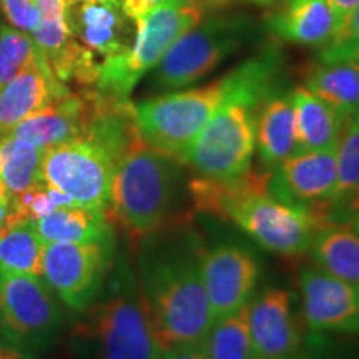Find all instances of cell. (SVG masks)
<instances>
[{
    "mask_svg": "<svg viewBox=\"0 0 359 359\" xmlns=\"http://www.w3.org/2000/svg\"><path fill=\"white\" fill-rule=\"evenodd\" d=\"M145 238L138 285L160 348L201 344L213 326L203 241L182 215Z\"/></svg>",
    "mask_w": 359,
    "mask_h": 359,
    "instance_id": "1",
    "label": "cell"
},
{
    "mask_svg": "<svg viewBox=\"0 0 359 359\" xmlns=\"http://www.w3.org/2000/svg\"><path fill=\"white\" fill-rule=\"evenodd\" d=\"M182 165L143 140L116 163L109 213L133 240H143L180 217Z\"/></svg>",
    "mask_w": 359,
    "mask_h": 359,
    "instance_id": "2",
    "label": "cell"
},
{
    "mask_svg": "<svg viewBox=\"0 0 359 359\" xmlns=\"http://www.w3.org/2000/svg\"><path fill=\"white\" fill-rule=\"evenodd\" d=\"M77 334L92 341L98 359H158L161 353L140 285L127 268L116 273L109 296L90 309Z\"/></svg>",
    "mask_w": 359,
    "mask_h": 359,
    "instance_id": "3",
    "label": "cell"
},
{
    "mask_svg": "<svg viewBox=\"0 0 359 359\" xmlns=\"http://www.w3.org/2000/svg\"><path fill=\"white\" fill-rule=\"evenodd\" d=\"M203 15L198 8L161 0L154 11L137 22V32L128 50L100 62L93 88L110 97L128 98L138 80L154 70L170 47L198 25Z\"/></svg>",
    "mask_w": 359,
    "mask_h": 359,
    "instance_id": "4",
    "label": "cell"
},
{
    "mask_svg": "<svg viewBox=\"0 0 359 359\" xmlns=\"http://www.w3.org/2000/svg\"><path fill=\"white\" fill-rule=\"evenodd\" d=\"M224 100L223 77L201 87L135 103L138 132L147 145L183 163V156Z\"/></svg>",
    "mask_w": 359,
    "mask_h": 359,
    "instance_id": "5",
    "label": "cell"
},
{
    "mask_svg": "<svg viewBox=\"0 0 359 359\" xmlns=\"http://www.w3.org/2000/svg\"><path fill=\"white\" fill-rule=\"evenodd\" d=\"M0 320L8 346L34 358L55 341L64 311L42 276L0 269Z\"/></svg>",
    "mask_w": 359,
    "mask_h": 359,
    "instance_id": "6",
    "label": "cell"
},
{
    "mask_svg": "<svg viewBox=\"0 0 359 359\" xmlns=\"http://www.w3.org/2000/svg\"><path fill=\"white\" fill-rule=\"evenodd\" d=\"M255 111L240 98L224 95L212 120L188 148L183 163L200 177L213 180H230L248 172L257 150Z\"/></svg>",
    "mask_w": 359,
    "mask_h": 359,
    "instance_id": "7",
    "label": "cell"
},
{
    "mask_svg": "<svg viewBox=\"0 0 359 359\" xmlns=\"http://www.w3.org/2000/svg\"><path fill=\"white\" fill-rule=\"evenodd\" d=\"M250 25L243 17L215 15L188 30L156 65L155 85L175 90L200 82L243 43Z\"/></svg>",
    "mask_w": 359,
    "mask_h": 359,
    "instance_id": "8",
    "label": "cell"
},
{
    "mask_svg": "<svg viewBox=\"0 0 359 359\" xmlns=\"http://www.w3.org/2000/svg\"><path fill=\"white\" fill-rule=\"evenodd\" d=\"M224 219L236 224L262 248L283 257L306 253L314 235L333 224L309 210L281 203L269 193H253L235 201Z\"/></svg>",
    "mask_w": 359,
    "mask_h": 359,
    "instance_id": "9",
    "label": "cell"
},
{
    "mask_svg": "<svg viewBox=\"0 0 359 359\" xmlns=\"http://www.w3.org/2000/svg\"><path fill=\"white\" fill-rule=\"evenodd\" d=\"M116 163L90 140H74L45 150L42 175L77 206L109 212Z\"/></svg>",
    "mask_w": 359,
    "mask_h": 359,
    "instance_id": "10",
    "label": "cell"
},
{
    "mask_svg": "<svg viewBox=\"0 0 359 359\" xmlns=\"http://www.w3.org/2000/svg\"><path fill=\"white\" fill-rule=\"evenodd\" d=\"M115 245L45 243L42 278L72 311H85L102 293Z\"/></svg>",
    "mask_w": 359,
    "mask_h": 359,
    "instance_id": "11",
    "label": "cell"
},
{
    "mask_svg": "<svg viewBox=\"0 0 359 359\" xmlns=\"http://www.w3.org/2000/svg\"><path fill=\"white\" fill-rule=\"evenodd\" d=\"M336 150L299 151L271 168L268 193L271 198L325 217L336 187Z\"/></svg>",
    "mask_w": 359,
    "mask_h": 359,
    "instance_id": "12",
    "label": "cell"
},
{
    "mask_svg": "<svg viewBox=\"0 0 359 359\" xmlns=\"http://www.w3.org/2000/svg\"><path fill=\"white\" fill-rule=\"evenodd\" d=\"M201 268L213 323L250 303L259 278V264L250 250L218 245L205 251Z\"/></svg>",
    "mask_w": 359,
    "mask_h": 359,
    "instance_id": "13",
    "label": "cell"
},
{
    "mask_svg": "<svg viewBox=\"0 0 359 359\" xmlns=\"http://www.w3.org/2000/svg\"><path fill=\"white\" fill-rule=\"evenodd\" d=\"M304 323L314 331H359V285L341 280L321 268L299 273Z\"/></svg>",
    "mask_w": 359,
    "mask_h": 359,
    "instance_id": "14",
    "label": "cell"
},
{
    "mask_svg": "<svg viewBox=\"0 0 359 359\" xmlns=\"http://www.w3.org/2000/svg\"><path fill=\"white\" fill-rule=\"evenodd\" d=\"M250 338L253 358L294 359L302 346L291 294L283 288H264L248 303Z\"/></svg>",
    "mask_w": 359,
    "mask_h": 359,
    "instance_id": "15",
    "label": "cell"
},
{
    "mask_svg": "<svg viewBox=\"0 0 359 359\" xmlns=\"http://www.w3.org/2000/svg\"><path fill=\"white\" fill-rule=\"evenodd\" d=\"M65 15L72 35L102 58L125 53L133 42L120 0H67Z\"/></svg>",
    "mask_w": 359,
    "mask_h": 359,
    "instance_id": "16",
    "label": "cell"
},
{
    "mask_svg": "<svg viewBox=\"0 0 359 359\" xmlns=\"http://www.w3.org/2000/svg\"><path fill=\"white\" fill-rule=\"evenodd\" d=\"M39 24L32 40L53 75L64 83L75 82L92 65V52L74 37L67 24V0H37Z\"/></svg>",
    "mask_w": 359,
    "mask_h": 359,
    "instance_id": "17",
    "label": "cell"
},
{
    "mask_svg": "<svg viewBox=\"0 0 359 359\" xmlns=\"http://www.w3.org/2000/svg\"><path fill=\"white\" fill-rule=\"evenodd\" d=\"M70 92L69 85L53 75L47 60L37 50L34 60L0 90V133L8 132L27 116L43 110Z\"/></svg>",
    "mask_w": 359,
    "mask_h": 359,
    "instance_id": "18",
    "label": "cell"
},
{
    "mask_svg": "<svg viewBox=\"0 0 359 359\" xmlns=\"http://www.w3.org/2000/svg\"><path fill=\"white\" fill-rule=\"evenodd\" d=\"M90 118L88 88L70 92L37 114L27 116L7 135L48 150L62 143L85 140Z\"/></svg>",
    "mask_w": 359,
    "mask_h": 359,
    "instance_id": "19",
    "label": "cell"
},
{
    "mask_svg": "<svg viewBox=\"0 0 359 359\" xmlns=\"http://www.w3.org/2000/svg\"><path fill=\"white\" fill-rule=\"evenodd\" d=\"M264 20L269 32L296 45L323 48L336 35L327 0H281Z\"/></svg>",
    "mask_w": 359,
    "mask_h": 359,
    "instance_id": "20",
    "label": "cell"
},
{
    "mask_svg": "<svg viewBox=\"0 0 359 359\" xmlns=\"http://www.w3.org/2000/svg\"><path fill=\"white\" fill-rule=\"evenodd\" d=\"M255 142L259 158L268 167H276L298 154L296 115L291 95L269 97L255 111Z\"/></svg>",
    "mask_w": 359,
    "mask_h": 359,
    "instance_id": "21",
    "label": "cell"
},
{
    "mask_svg": "<svg viewBox=\"0 0 359 359\" xmlns=\"http://www.w3.org/2000/svg\"><path fill=\"white\" fill-rule=\"evenodd\" d=\"M290 95L294 105L298 154L338 147L348 116L303 85L296 87Z\"/></svg>",
    "mask_w": 359,
    "mask_h": 359,
    "instance_id": "22",
    "label": "cell"
},
{
    "mask_svg": "<svg viewBox=\"0 0 359 359\" xmlns=\"http://www.w3.org/2000/svg\"><path fill=\"white\" fill-rule=\"evenodd\" d=\"M45 243H102L115 245L109 212L62 206L34 223Z\"/></svg>",
    "mask_w": 359,
    "mask_h": 359,
    "instance_id": "23",
    "label": "cell"
},
{
    "mask_svg": "<svg viewBox=\"0 0 359 359\" xmlns=\"http://www.w3.org/2000/svg\"><path fill=\"white\" fill-rule=\"evenodd\" d=\"M336 165V187L327 203V218L330 223L346 224L359 213V114L344 125Z\"/></svg>",
    "mask_w": 359,
    "mask_h": 359,
    "instance_id": "24",
    "label": "cell"
},
{
    "mask_svg": "<svg viewBox=\"0 0 359 359\" xmlns=\"http://www.w3.org/2000/svg\"><path fill=\"white\" fill-rule=\"evenodd\" d=\"M271 170L250 168L248 172L230 180L195 177L188 182V195L195 212L224 219L228 208L243 196L253 193H268Z\"/></svg>",
    "mask_w": 359,
    "mask_h": 359,
    "instance_id": "25",
    "label": "cell"
},
{
    "mask_svg": "<svg viewBox=\"0 0 359 359\" xmlns=\"http://www.w3.org/2000/svg\"><path fill=\"white\" fill-rule=\"evenodd\" d=\"M303 87L351 118L359 114V67L318 60L303 72Z\"/></svg>",
    "mask_w": 359,
    "mask_h": 359,
    "instance_id": "26",
    "label": "cell"
},
{
    "mask_svg": "<svg viewBox=\"0 0 359 359\" xmlns=\"http://www.w3.org/2000/svg\"><path fill=\"white\" fill-rule=\"evenodd\" d=\"M309 253L318 264L333 276L359 285V235L344 224H327L316 233Z\"/></svg>",
    "mask_w": 359,
    "mask_h": 359,
    "instance_id": "27",
    "label": "cell"
},
{
    "mask_svg": "<svg viewBox=\"0 0 359 359\" xmlns=\"http://www.w3.org/2000/svg\"><path fill=\"white\" fill-rule=\"evenodd\" d=\"M45 150L22 138L0 133V178L12 195L42 182Z\"/></svg>",
    "mask_w": 359,
    "mask_h": 359,
    "instance_id": "28",
    "label": "cell"
},
{
    "mask_svg": "<svg viewBox=\"0 0 359 359\" xmlns=\"http://www.w3.org/2000/svg\"><path fill=\"white\" fill-rule=\"evenodd\" d=\"M43 248L34 223H6L0 230V269L42 276Z\"/></svg>",
    "mask_w": 359,
    "mask_h": 359,
    "instance_id": "29",
    "label": "cell"
},
{
    "mask_svg": "<svg viewBox=\"0 0 359 359\" xmlns=\"http://www.w3.org/2000/svg\"><path fill=\"white\" fill-rule=\"evenodd\" d=\"M206 359H251L248 303L213 323L201 343Z\"/></svg>",
    "mask_w": 359,
    "mask_h": 359,
    "instance_id": "30",
    "label": "cell"
},
{
    "mask_svg": "<svg viewBox=\"0 0 359 359\" xmlns=\"http://www.w3.org/2000/svg\"><path fill=\"white\" fill-rule=\"evenodd\" d=\"M74 205L69 196L42 180L29 190L13 195V198H11V213H8L7 223H35L53 210Z\"/></svg>",
    "mask_w": 359,
    "mask_h": 359,
    "instance_id": "31",
    "label": "cell"
},
{
    "mask_svg": "<svg viewBox=\"0 0 359 359\" xmlns=\"http://www.w3.org/2000/svg\"><path fill=\"white\" fill-rule=\"evenodd\" d=\"M37 48L27 32L0 25V90L35 58Z\"/></svg>",
    "mask_w": 359,
    "mask_h": 359,
    "instance_id": "32",
    "label": "cell"
},
{
    "mask_svg": "<svg viewBox=\"0 0 359 359\" xmlns=\"http://www.w3.org/2000/svg\"><path fill=\"white\" fill-rule=\"evenodd\" d=\"M318 60L325 64H349L359 67V7L349 17L344 29L320 48Z\"/></svg>",
    "mask_w": 359,
    "mask_h": 359,
    "instance_id": "33",
    "label": "cell"
},
{
    "mask_svg": "<svg viewBox=\"0 0 359 359\" xmlns=\"http://www.w3.org/2000/svg\"><path fill=\"white\" fill-rule=\"evenodd\" d=\"M6 19L22 32H32L39 24L37 0H0Z\"/></svg>",
    "mask_w": 359,
    "mask_h": 359,
    "instance_id": "34",
    "label": "cell"
},
{
    "mask_svg": "<svg viewBox=\"0 0 359 359\" xmlns=\"http://www.w3.org/2000/svg\"><path fill=\"white\" fill-rule=\"evenodd\" d=\"M327 4H330L331 12H333L334 15L336 35H338L341 30L344 29V25L348 24L349 17L353 15V12L359 7V0H327Z\"/></svg>",
    "mask_w": 359,
    "mask_h": 359,
    "instance_id": "35",
    "label": "cell"
},
{
    "mask_svg": "<svg viewBox=\"0 0 359 359\" xmlns=\"http://www.w3.org/2000/svg\"><path fill=\"white\" fill-rule=\"evenodd\" d=\"M122 2V11L130 20L137 24L147 13H150L158 6L161 0H120Z\"/></svg>",
    "mask_w": 359,
    "mask_h": 359,
    "instance_id": "36",
    "label": "cell"
},
{
    "mask_svg": "<svg viewBox=\"0 0 359 359\" xmlns=\"http://www.w3.org/2000/svg\"><path fill=\"white\" fill-rule=\"evenodd\" d=\"M158 359H206L201 344H182L161 349Z\"/></svg>",
    "mask_w": 359,
    "mask_h": 359,
    "instance_id": "37",
    "label": "cell"
},
{
    "mask_svg": "<svg viewBox=\"0 0 359 359\" xmlns=\"http://www.w3.org/2000/svg\"><path fill=\"white\" fill-rule=\"evenodd\" d=\"M170 2L178 4V6L198 8L200 12L208 13V12L223 11V8L230 6L231 0H170Z\"/></svg>",
    "mask_w": 359,
    "mask_h": 359,
    "instance_id": "38",
    "label": "cell"
},
{
    "mask_svg": "<svg viewBox=\"0 0 359 359\" xmlns=\"http://www.w3.org/2000/svg\"><path fill=\"white\" fill-rule=\"evenodd\" d=\"M0 359H34L30 354H25L12 346L0 348Z\"/></svg>",
    "mask_w": 359,
    "mask_h": 359,
    "instance_id": "39",
    "label": "cell"
},
{
    "mask_svg": "<svg viewBox=\"0 0 359 359\" xmlns=\"http://www.w3.org/2000/svg\"><path fill=\"white\" fill-rule=\"evenodd\" d=\"M8 213H11V196L0 200V230H2L4 224L7 223Z\"/></svg>",
    "mask_w": 359,
    "mask_h": 359,
    "instance_id": "40",
    "label": "cell"
},
{
    "mask_svg": "<svg viewBox=\"0 0 359 359\" xmlns=\"http://www.w3.org/2000/svg\"><path fill=\"white\" fill-rule=\"evenodd\" d=\"M241 2L253 4V6H258V7H273L276 6V4H280L281 0H241Z\"/></svg>",
    "mask_w": 359,
    "mask_h": 359,
    "instance_id": "41",
    "label": "cell"
},
{
    "mask_svg": "<svg viewBox=\"0 0 359 359\" xmlns=\"http://www.w3.org/2000/svg\"><path fill=\"white\" fill-rule=\"evenodd\" d=\"M8 193H11V191H8L7 185H6V183H4V180L0 178V200L7 198V196H11V195H8Z\"/></svg>",
    "mask_w": 359,
    "mask_h": 359,
    "instance_id": "42",
    "label": "cell"
},
{
    "mask_svg": "<svg viewBox=\"0 0 359 359\" xmlns=\"http://www.w3.org/2000/svg\"><path fill=\"white\" fill-rule=\"evenodd\" d=\"M353 228H354V231H356L359 235V213L353 218Z\"/></svg>",
    "mask_w": 359,
    "mask_h": 359,
    "instance_id": "43",
    "label": "cell"
},
{
    "mask_svg": "<svg viewBox=\"0 0 359 359\" xmlns=\"http://www.w3.org/2000/svg\"><path fill=\"white\" fill-rule=\"evenodd\" d=\"M251 359H263V358H251ZM296 359V358H294Z\"/></svg>",
    "mask_w": 359,
    "mask_h": 359,
    "instance_id": "44",
    "label": "cell"
}]
</instances>
